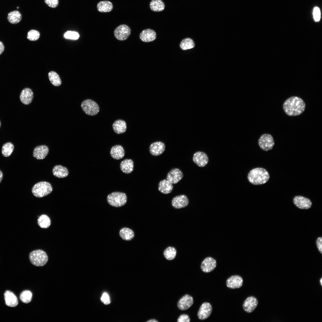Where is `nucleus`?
<instances>
[{"label": "nucleus", "instance_id": "nucleus-1", "mask_svg": "<svg viewBox=\"0 0 322 322\" xmlns=\"http://www.w3.org/2000/svg\"><path fill=\"white\" fill-rule=\"evenodd\" d=\"M306 104L304 101L297 96H292L287 99L283 106L285 113L290 116H295L302 114L304 111Z\"/></svg>", "mask_w": 322, "mask_h": 322}, {"label": "nucleus", "instance_id": "nucleus-2", "mask_svg": "<svg viewBox=\"0 0 322 322\" xmlns=\"http://www.w3.org/2000/svg\"><path fill=\"white\" fill-rule=\"evenodd\" d=\"M270 177L268 172L262 168H256L252 169L248 173L247 177L249 181L255 185L266 183Z\"/></svg>", "mask_w": 322, "mask_h": 322}, {"label": "nucleus", "instance_id": "nucleus-3", "mask_svg": "<svg viewBox=\"0 0 322 322\" xmlns=\"http://www.w3.org/2000/svg\"><path fill=\"white\" fill-rule=\"evenodd\" d=\"M52 191L51 185L46 181H41L35 184L32 187V192L35 196L41 198L50 194Z\"/></svg>", "mask_w": 322, "mask_h": 322}, {"label": "nucleus", "instance_id": "nucleus-4", "mask_svg": "<svg viewBox=\"0 0 322 322\" xmlns=\"http://www.w3.org/2000/svg\"><path fill=\"white\" fill-rule=\"evenodd\" d=\"M29 258L33 265L38 267L44 265L48 261L47 253L41 250H37L31 252L29 254Z\"/></svg>", "mask_w": 322, "mask_h": 322}, {"label": "nucleus", "instance_id": "nucleus-5", "mask_svg": "<svg viewBox=\"0 0 322 322\" xmlns=\"http://www.w3.org/2000/svg\"><path fill=\"white\" fill-rule=\"evenodd\" d=\"M127 197L126 194L123 193L115 192L109 194L107 197V200L111 205L119 207L122 206L126 203Z\"/></svg>", "mask_w": 322, "mask_h": 322}, {"label": "nucleus", "instance_id": "nucleus-6", "mask_svg": "<svg viewBox=\"0 0 322 322\" xmlns=\"http://www.w3.org/2000/svg\"><path fill=\"white\" fill-rule=\"evenodd\" d=\"M81 107L83 111L87 114L93 116L96 115L99 112V107L94 101L87 99L81 103Z\"/></svg>", "mask_w": 322, "mask_h": 322}, {"label": "nucleus", "instance_id": "nucleus-7", "mask_svg": "<svg viewBox=\"0 0 322 322\" xmlns=\"http://www.w3.org/2000/svg\"><path fill=\"white\" fill-rule=\"evenodd\" d=\"M258 143L260 148L265 151L272 149L275 145L273 137L268 134L261 135L258 140Z\"/></svg>", "mask_w": 322, "mask_h": 322}, {"label": "nucleus", "instance_id": "nucleus-8", "mask_svg": "<svg viewBox=\"0 0 322 322\" xmlns=\"http://www.w3.org/2000/svg\"><path fill=\"white\" fill-rule=\"evenodd\" d=\"M131 30L128 25L121 24L115 29L114 34L115 38L117 40L124 41L127 39L131 34Z\"/></svg>", "mask_w": 322, "mask_h": 322}, {"label": "nucleus", "instance_id": "nucleus-9", "mask_svg": "<svg viewBox=\"0 0 322 322\" xmlns=\"http://www.w3.org/2000/svg\"><path fill=\"white\" fill-rule=\"evenodd\" d=\"M183 177L182 171L179 168H174L168 173L166 179L172 184H176L181 180Z\"/></svg>", "mask_w": 322, "mask_h": 322}, {"label": "nucleus", "instance_id": "nucleus-10", "mask_svg": "<svg viewBox=\"0 0 322 322\" xmlns=\"http://www.w3.org/2000/svg\"><path fill=\"white\" fill-rule=\"evenodd\" d=\"M212 311L211 304L208 302L203 303L200 306L197 313V316L200 320H203L208 318Z\"/></svg>", "mask_w": 322, "mask_h": 322}, {"label": "nucleus", "instance_id": "nucleus-11", "mask_svg": "<svg viewBox=\"0 0 322 322\" xmlns=\"http://www.w3.org/2000/svg\"><path fill=\"white\" fill-rule=\"evenodd\" d=\"M293 202L297 207L301 209H308L312 205V202L309 199L301 196H295Z\"/></svg>", "mask_w": 322, "mask_h": 322}, {"label": "nucleus", "instance_id": "nucleus-12", "mask_svg": "<svg viewBox=\"0 0 322 322\" xmlns=\"http://www.w3.org/2000/svg\"><path fill=\"white\" fill-rule=\"evenodd\" d=\"M189 204L187 197L185 195H180L174 197L171 201L172 206L176 209H180L187 207Z\"/></svg>", "mask_w": 322, "mask_h": 322}, {"label": "nucleus", "instance_id": "nucleus-13", "mask_svg": "<svg viewBox=\"0 0 322 322\" xmlns=\"http://www.w3.org/2000/svg\"><path fill=\"white\" fill-rule=\"evenodd\" d=\"M193 160L197 165L202 167L205 166L208 164L209 159L205 153L199 151L193 154Z\"/></svg>", "mask_w": 322, "mask_h": 322}, {"label": "nucleus", "instance_id": "nucleus-14", "mask_svg": "<svg viewBox=\"0 0 322 322\" xmlns=\"http://www.w3.org/2000/svg\"><path fill=\"white\" fill-rule=\"evenodd\" d=\"M193 303V298L191 295L186 294L178 301L177 306L180 310L184 311L189 308Z\"/></svg>", "mask_w": 322, "mask_h": 322}, {"label": "nucleus", "instance_id": "nucleus-15", "mask_svg": "<svg viewBox=\"0 0 322 322\" xmlns=\"http://www.w3.org/2000/svg\"><path fill=\"white\" fill-rule=\"evenodd\" d=\"M216 266V260L211 257H208L205 258L202 262L201 269L203 272L208 273L213 271Z\"/></svg>", "mask_w": 322, "mask_h": 322}, {"label": "nucleus", "instance_id": "nucleus-16", "mask_svg": "<svg viewBox=\"0 0 322 322\" xmlns=\"http://www.w3.org/2000/svg\"><path fill=\"white\" fill-rule=\"evenodd\" d=\"M164 143L161 141H156L152 143L149 147L150 153L153 156H158L162 154L165 149Z\"/></svg>", "mask_w": 322, "mask_h": 322}, {"label": "nucleus", "instance_id": "nucleus-17", "mask_svg": "<svg viewBox=\"0 0 322 322\" xmlns=\"http://www.w3.org/2000/svg\"><path fill=\"white\" fill-rule=\"evenodd\" d=\"M258 303V300L255 297L253 296L249 297L244 301L243 305V309L246 312L251 313L256 308Z\"/></svg>", "mask_w": 322, "mask_h": 322}, {"label": "nucleus", "instance_id": "nucleus-18", "mask_svg": "<svg viewBox=\"0 0 322 322\" xmlns=\"http://www.w3.org/2000/svg\"><path fill=\"white\" fill-rule=\"evenodd\" d=\"M243 280L239 275H235L229 278L226 281L227 287L232 289L240 288L242 285Z\"/></svg>", "mask_w": 322, "mask_h": 322}, {"label": "nucleus", "instance_id": "nucleus-19", "mask_svg": "<svg viewBox=\"0 0 322 322\" xmlns=\"http://www.w3.org/2000/svg\"><path fill=\"white\" fill-rule=\"evenodd\" d=\"M49 149L45 145H40L36 147L33 150V156L37 160H42L48 155Z\"/></svg>", "mask_w": 322, "mask_h": 322}, {"label": "nucleus", "instance_id": "nucleus-20", "mask_svg": "<svg viewBox=\"0 0 322 322\" xmlns=\"http://www.w3.org/2000/svg\"><path fill=\"white\" fill-rule=\"evenodd\" d=\"M157 35L155 31L150 29H147L143 30L140 35V38L145 42H150L154 40Z\"/></svg>", "mask_w": 322, "mask_h": 322}, {"label": "nucleus", "instance_id": "nucleus-21", "mask_svg": "<svg viewBox=\"0 0 322 322\" xmlns=\"http://www.w3.org/2000/svg\"><path fill=\"white\" fill-rule=\"evenodd\" d=\"M33 97V93L32 90L28 88L23 89L20 95V100L23 104L28 105L30 103Z\"/></svg>", "mask_w": 322, "mask_h": 322}, {"label": "nucleus", "instance_id": "nucleus-22", "mask_svg": "<svg viewBox=\"0 0 322 322\" xmlns=\"http://www.w3.org/2000/svg\"><path fill=\"white\" fill-rule=\"evenodd\" d=\"M5 304L8 306L15 307L18 303L17 297L14 294L9 290L6 291L4 294Z\"/></svg>", "mask_w": 322, "mask_h": 322}, {"label": "nucleus", "instance_id": "nucleus-23", "mask_svg": "<svg viewBox=\"0 0 322 322\" xmlns=\"http://www.w3.org/2000/svg\"><path fill=\"white\" fill-rule=\"evenodd\" d=\"M173 188V184L167 179H163L160 182L158 188L161 193L164 194H168L172 191Z\"/></svg>", "mask_w": 322, "mask_h": 322}, {"label": "nucleus", "instance_id": "nucleus-24", "mask_svg": "<svg viewBox=\"0 0 322 322\" xmlns=\"http://www.w3.org/2000/svg\"><path fill=\"white\" fill-rule=\"evenodd\" d=\"M110 153L112 157L117 160L122 159L125 155L124 149L120 145H116L112 147Z\"/></svg>", "mask_w": 322, "mask_h": 322}, {"label": "nucleus", "instance_id": "nucleus-25", "mask_svg": "<svg viewBox=\"0 0 322 322\" xmlns=\"http://www.w3.org/2000/svg\"><path fill=\"white\" fill-rule=\"evenodd\" d=\"M53 175L59 178L66 177L69 174V171L65 167L61 165H56L52 169Z\"/></svg>", "mask_w": 322, "mask_h": 322}, {"label": "nucleus", "instance_id": "nucleus-26", "mask_svg": "<svg viewBox=\"0 0 322 322\" xmlns=\"http://www.w3.org/2000/svg\"><path fill=\"white\" fill-rule=\"evenodd\" d=\"M112 127L114 131L118 134L124 133L126 130V122L121 119L115 120L112 124Z\"/></svg>", "mask_w": 322, "mask_h": 322}, {"label": "nucleus", "instance_id": "nucleus-27", "mask_svg": "<svg viewBox=\"0 0 322 322\" xmlns=\"http://www.w3.org/2000/svg\"><path fill=\"white\" fill-rule=\"evenodd\" d=\"M134 162L130 159H126L123 160L120 163V168L122 171L126 174L131 173L134 168Z\"/></svg>", "mask_w": 322, "mask_h": 322}, {"label": "nucleus", "instance_id": "nucleus-28", "mask_svg": "<svg viewBox=\"0 0 322 322\" xmlns=\"http://www.w3.org/2000/svg\"><path fill=\"white\" fill-rule=\"evenodd\" d=\"M22 16L21 13L18 10H14L9 13L7 15V18L8 21L13 24H17L21 20Z\"/></svg>", "mask_w": 322, "mask_h": 322}, {"label": "nucleus", "instance_id": "nucleus-29", "mask_svg": "<svg viewBox=\"0 0 322 322\" xmlns=\"http://www.w3.org/2000/svg\"><path fill=\"white\" fill-rule=\"evenodd\" d=\"M97 7L99 12L106 13L111 11L113 8V5L110 1L105 0L99 2L97 4Z\"/></svg>", "mask_w": 322, "mask_h": 322}, {"label": "nucleus", "instance_id": "nucleus-30", "mask_svg": "<svg viewBox=\"0 0 322 322\" xmlns=\"http://www.w3.org/2000/svg\"><path fill=\"white\" fill-rule=\"evenodd\" d=\"M119 235L122 239L127 241L132 240L134 236V231L131 229L127 227H124L121 229L119 232Z\"/></svg>", "mask_w": 322, "mask_h": 322}, {"label": "nucleus", "instance_id": "nucleus-31", "mask_svg": "<svg viewBox=\"0 0 322 322\" xmlns=\"http://www.w3.org/2000/svg\"><path fill=\"white\" fill-rule=\"evenodd\" d=\"M149 5L151 10L154 12L162 11L165 7V4L162 0H152Z\"/></svg>", "mask_w": 322, "mask_h": 322}, {"label": "nucleus", "instance_id": "nucleus-32", "mask_svg": "<svg viewBox=\"0 0 322 322\" xmlns=\"http://www.w3.org/2000/svg\"><path fill=\"white\" fill-rule=\"evenodd\" d=\"M49 80L54 86H58L62 83V81L58 74L54 71H50L48 74Z\"/></svg>", "mask_w": 322, "mask_h": 322}, {"label": "nucleus", "instance_id": "nucleus-33", "mask_svg": "<svg viewBox=\"0 0 322 322\" xmlns=\"http://www.w3.org/2000/svg\"><path fill=\"white\" fill-rule=\"evenodd\" d=\"M195 46L193 41L190 38H186L181 42L179 46L183 50H186L193 48Z\"/></svg>", "mask_w": 322, "mask_h": 322}, {"label": "nucleus", "instance_id": "nucleus-34", "mask_svg": "<svg viewBox=\"0 0 322 322\" xmlns=\"http://www.w3.org/2000/svg\"><path fill=\"white\" fill-rule=\"evenodd\" d=\"M38 223L41 227L47 228L50 225V219L47 215H42L39 217L38 219Z\"/></svg>", "mask_w": 322, "mask_h": 322}, {"label": "nucleus", "instance_id": "nucleus-35", "mask_svg": "<svg viewBox=\"0 0 322 322\" xmlns=\"http://www.w3.org/2000/svg\"><path fill=\"white\" fill-rule=\"evenodd\" d=\"M14 149L13 144L10 142H7L4 144L2 146V154L4 157H8L12 153Z\"/></svg>", "mask_w": 322, "mask_h": 322}, {"label": "nucleus", "instance_id": "nucleus-36", "mask_svg": "<svg viewBox=\"0 0 322 322\" xmlns=\"http://www.w3.org/2000/svg\"><path fill=\"white\" fill-rule=\"evenodd\" d=\"M177 254L175 248L172 247H168L164 251L163 255L166 259L169 260L174 259Z\"/></svg>", "mask_w": 322, "mask_h": 322}, {"label": "nucleus", "instance_id": "nucleus-37", "mask_svg": "<svg viewBox=\"0 0 322 322\" xmlns=\"http://www.w3.org/2000/svg\"><path fill=\"white\" fill-rule=\"evenodd\" d=\"M32 295V293L31 291L28 290H25L21 293L19 298L20 300L23 303L27 304L31 301Z\"/></svg>", "mask_w": 322, "mask_h": 322}, {"label": "nucleus", "instance_id": "nucleus-38", "mask_svg": "<svg viewBox=\"0 0 322 322\" xmlns=\"http://www.w3.org/2000/svg\"><path fill=\"white\" fill-rule=\"evenodd\" d=\"M40 36L39 32L35 30H31L28 32L27 37L30 41H35L39 39Z\"/></svg>", "mask_w": 322, "mask_h": 322}, {"label": "nucleus", "instance_id": "nucleus-39", "mask_svg": "<svg viewBox=\"0 0 322 322\" xmlns=\"http://www.w3.org/2000/svg\"><path fill=\"white\" fill-rule=\"evenodd\" d=\"M64 36L66 39L72 40H77L80 37L79 35L78 32L71 31L66 32L64 33Z\"/></svg>", "mask_w": 322, "mask_h": 322}, {"label": "nucleus", "instance_id": "nucleus-40", "mask_svg": "<svg viewBox=\"0 0 322 322\" xmlns=\"http://www.w3.org/2000/svg\"><path fill=\"white\" fill-rule=\"evenodd\" d=\"M45 4L49 7L52 8L56 7L59 4V0H44Z\"/></svg>", "mask_w": 322, "mask_h": 322}, {"label": "nucleus", "instance_id": "nucleus-41", "mask_svg": "<svg viewBox=\"0 0 322 322\" xmlns=\"http://www.w3.org/2000/svg\"><path fill=\"white\" fill-rule=\"evenodd\" d=\"M313 15L315 21H318L321 18V12L319 8L318 7H315L313 11Z\"/></svg>", "mask_w": 322, "mask_h": 322}, {"label": "nucleus", "instance_id": "nucleus-42", "mask_svg": "<svg viewBox=\"0 0 322 322\" xmlns=\"http://www.w3.org/2000/svg\"><path fill=\"white\" fill-rule=\"evenodd\" d=\"M190 319L189 316L186 314H182L178 317L177 322H190Z\"/></svg>", "mask_w": 322, "mask_h": 322}, {"label": "nucleus", "instance_id": "nucleus-43", "mask_svg": "<svg viewBox=\"0 0 322 322\" xmlns=\"http://www.w3.org/2000/svg\"><path fill=\"white\" fill-rule=\"evenodd\" d=\"M101 301L105 304H108L110 303V300L109 296L108 294L104 292L103 293L101 298Z\"/></svg>", "mask_w": 322, "mask_h": 322}, {"label": "nucleus", "instance_id": "nucleus-44", "mask_svg": "<svg viewBox=\"0 0 322 322\" xmlns=\"http://www.w3.org/2000/svg\"><path fill=\"white\" fill-rule=\"evenodd\" d=\"M316 243L317 248L320 252L322 253V238L319 237L318 238L316 241Z\"/></svg>", "mask_w": 322, "mask_h": 322}, {"label": "nucleus", "instance_id": "nucleus-45", "mask_svg": "<svg viewBox=\"0 0 322 322\" xmlns=\"http://www.w3.org/2000/svg\"><path fill=\"white\" fill-rule=\"evenodd\" d=\"M4 47L3 43L0 41V55L1 54L4 50Z\"/></svg>", "mask_w": 322, "mask_h": 322}, {"label": "nucleus", "instance_id": "nucleus-46", "mask_svg": "<svg viewBox=\"0 0 322 322\" xmlns=\"http://www.w3.org/2000/svg\"><path fill=\"white\" fill-rule=\"evenodd\" d=\"M3 177V174L0 170V183L1 182Z\"/></svg>", "mask_w": 322, "mask_h": 322}, {"label": "nucleus", "instance_id": "nucleus-47", "mask_svg": "<svg viewBox=\"0 0 322 322\" xmlns=\"http://www.w3.org/2000/svg\"><path fill=\"white\" fill-rule=\"evenodd\" d=\"M147 322H158V321L155 319H151L147 321Z\"/></svg>", "mask_w": 322, "mask_h": 322}, {"label": "nucleus", "instance_id": "nucleus-48", "mask_svg": "<svg viewBox=\"0 0 322 322\" xmlns=\"http://www.w3.org/2000/svg\"><path fill=\"white\" fill-rule=\"evenodd\" d=\"M320 282L321 284V286H322V278H321V280H320Z\"/></svg>", "mask_w": 322, "mask_h": 322}, {"label": "nucleus", "instance_id": "nucleus-49", "mask_svg": "<svg viewBox=\"0 0 322 322\" xmlns=\"http://www.w3.org/2000/svg\"><path fill=\"white\" fill-rule=\"evenodd\" d=\"M1 126V121H0V128Z\"/></svg>", "mask_w": 322, "mask_h": 322}, {"label": "nucleus", "instance_id": "nucleus-50", "mask_svg": "<svg viewBox=\"0 0 322 322\" xmlns=\"http://www.w3.org/2000/svg\"><path fill=\"white\" fill-rule=\"evenodd\" d=\"M19 8V7H17V9H18Z\"/></svg>", "mask_w": 322, "mask_h": 322}]
</instances>
